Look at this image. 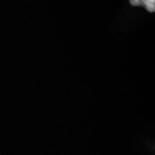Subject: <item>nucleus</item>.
<instances>
[{
  "mask_svg": "<svg viewBox=\"0 0 155 155\" xmlns=\"http://www.w3.org/2000/svg\"><path fill=\"white\" fill-rule=\"evenodd\" d=\"M141 2L147 10L150 12H154L155 10V0H141Z\"/></svg>",
  "mask_w": 155,
  "mask_h": 155,
  "instance_id": "nucleus-1",
  "label": "nucleus"
},
{
  "mask_svg": "<svg viewBox=\"0 0 155 155\" xmlns=\"http://www.w3.org/2000/svg\"><path fill=\"white\" fill-rule=\"evenodd\" d=\"M130 3L133 6H140L142 5L141 0H130Z\"/></svg>",
  "mask_w": 155,
  "mask_h": 155,
  "instance_id": "nucleus-2",
  "label": "nucleus"
}]
</instances>
